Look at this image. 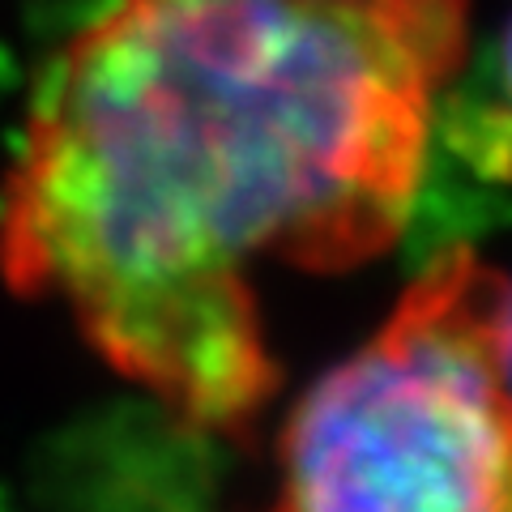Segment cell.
<instances>
[{
    "label": "cell",
    "mask_w": 512,
    "mask_h": 512,
    "mask_svg": "<svg viewBox=\"0 0 512 512\" xmlns=\"http://www.w3.org/2000/svg\"><path fill=\"white\" fill-rule=\"evenodd\" d=\"M470 0H103L0 180V278L184 427L278 389L261 265L350 274L427 180Z\"/></svg>",
    "instance_id": "1"
},
{
    "label": "cell",
    "mask_w": 512,
    "mask_h": 512,
    "mask_svg": "<svg viewBox=\"0 0 512 512\" xmlns=\"http://www.w3.org/2000/svg\"><path fill=\"white\" fill-rule=\"evenodd\" d=\"M265 512H512V278L448 248L295 402Z\"/></svg>",
    "instance_id": "2"
},
{
    "label": "cell",
    "mask_w": 512,
    "mask_h": 512,
    "mask_svg": "<svg viewBox=\"0 0 512 512\" xmlns=\"http://www.w3.org/2000/svg\"><path fill=\"white\" fill-rule=\"evenodd\" d=\"M504 86H508V99H512V26H508V39H504Z\"/></svg>",
    "instance_id": "3"
}]
</instances>
